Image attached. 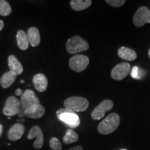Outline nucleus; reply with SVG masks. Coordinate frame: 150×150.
<instances>
[{
  "label": "nucleus",
  "instance_id": "393cba45",
  "mask_svg": "<svg viewBox=\"0 0 150 150\" xmlns=\"http://www.w3.org/2000/svg\"><path fill=\"white\" fill-rule=\"evenodd\" d=\"M106 2L108 3L111 6L117 8V7H120L125 4L126 1L125 0H106Z\"/></svg>",
  "mask_w": 150,
  "mask_h": 150
},
{
  "label": "nucleus",
  "instance_id": "2f4dec72",
  "mask_svg": "<svg viewBox=\"0 0 150 150\" xmlns=\"http://www.w3.org/2000/svg\"><path fill=\"white\" fill-rule=\"evenodd\" d=\"M21 83H24V80H22V81H21Z\"/></svg>",
  "mask_w": 150,
  "mask_h": 150
},
{
  "label": "nucleus",
  "instance_id": "ddd939ff",
  "mask_svg": "<svg viewBox=\"0 0 150 150\" xmlns=\"http://www.w3.org/2000/svg\"><path fill=\"white\" fill-rule=\"evenodd\" d=\"M45 112V109L42 105L36 104L33 105L28 108V109L24 110V114L26 117L29 118H33V119H39L44 115Z\"/></svg>",
  "mask_w": 150,
  "mask_h": 150
},
{
  "label": "nucleus",
  "instance_id": "cd10ccee",
  "mask_svg": "<svg viewBox=\"0 0 150 150\" xmlns=\"http://www.w3.org/2000/svg\"><path fill=\"white\" fill-rule=\"evenodd\" d=\"M69 150H83V148L81 147V146H76V147H74L72 148H71Z\"/></svg>",
  "mask_w": 150,
  "mask_h": 150
},
{
  "label": "nucleus",
  "instance_id": "a211bd4d",
  "mask_svg": "<svg viewBox=\"0 0 150 150\" xmlns=\"http://www.w3.org/2000/svg\"><path fill=\"white\" fill-rule=\"evenodd\" d=\"M18 47L22 50H27L29 48V39L27 34L22 30H19L16 35Z\"/></svg>",
  "mask_w": 150,
  "mask_h": 150
},
{
  "label": "nucleus",
  "instance_id": "0eeeda50",
  "mask_svg": "<svg viewBox=\"0 0 150 150\" xmlns=\"http://www.w3.org/2000/svg\"><path fill=\"white\" fill-rule=\"evenodd\" d=\"M133 22L137 27H141L150 23V11L147 7L141 6L136 11L133 18Z\"/></svg>",
  "mask_w": 150,
  "mask_h": 150
},
{
  "label": "nucleus",
  "instance_id": "423d86ee",
  "mask_svg": "<svg viewBox=\"0 0 150 150\" xmlns=\"http://www.w3.org/2000/svg\"><path fill=\"white\" fill-rule=\"evenodd\" d=\"M21 108V102H20L17 97L11 96L6 101L5 106L3 108V113L9 117H12L18 114Z\"/></svg>",
  "mask_w": 150,
  "mask_h": 150
},
{
  "label": "nucleus",
  "instance_id": "39448f33",
  "mask_svg": "<svg viewBox=\"0 0 150 150\" xmlns=\"http://www.w3.org/2000/svg\"><path fill=\"white\" fill-rule=\"evenodd\" d=\"M89 59L88 56L82 54H76L70 58L69 61V66L71 70L76 72H81L85 70L89 64Z\"/></svg>",
  "mask_w": 150,
  "mask_h": 150
},
{
  "label": "nucleus",
  "instance_id": "4468645a",
  "mask_svg": "<svg viewBox=\"0 0 150 150\" xmlns=\"http://www.w3.org/2000/svg\"><path fill=\"white\" fill-rule=\"evenodd\" d=\"M32 81L35 88L40 93L45 92L47 88L48 81L45 75L41 73L36 74L33 77Z\"/></svg>",
  "mask_w": 150,
  "mask_h": 150
},
{
  "label": "nucleus",
  "instance_id": "6e6552de",
  "mask_svg": "<svg viewBox=\"0 0 150 150\" xmlns=\"http://www.w3.org/2000/svg\"><path fill=\"white\" fill-rule=\"evenodd\" d=\"M113 107V102L109 99H105L102 101L98 106L95 108L91 113V117L95 120H99L104 117L106 112L111 110Z\"/></svg>",
  "mask_w": 150,
  "mask_h": 150
},
{
  "label": "nucleus",
  "instance_id": "dca6fc26",
  "mask_svg": "<svg viewBox=\"0 0 150 150\" xmlns=\"http://www.w3.org/2000/svg\"><path fill=\"white\" fill-rule=\"evenodd\" d=\"M27 36L29 42L31 46L35 47L40 42V35L39 30L36 27H30L27 31Z\"/></svg>",
  "mask_w": 150,
  "mask_h": 150
},
{
  "label": "nucleus",
  "instance_id": "bb28decb",
  "mask_svg": "<svg viewBox=\"0 0 150 150\" xmlns=\"http://www.w3.org/2000/svg\"><path fill=\"white\" fill-rule=\"evenodd\" d=\"M18 115L20 117H24V116H25V114H24V110H22V108H21V109L20 110V111H19Z\"/></svg>",
  "mask_w": 150,
  "mask_h": 150
},
{
  "label": "nucleus",
  "instance_id": "aec40b11",
  "mask_svg": "<svg viewBox=\"0 0 150 150\" xmlns=\"http://www.w3.org/2000/svg\"><path fill=\"white\" fill-rule=\"evenodd\" d=\"M70 6L74 11H81L88 8L92 4L91 0H72Z\"/></svg>",
  "mask_w": 150,
  "mask_h": 150
},
{
  "label": "nucleus",
  "instance_id": "7ed1b4c3",
  "mask_svg": "<svg viewBox=\"0 0 150 150\" xmlns=\"http://www.w3.org/2000/svg\"><path fill=\"white\" fill-rule=\"evenodd\" d=\"M89 49V44L82 38L74 35L70 38L66 42V50L69 54H76L86 52Z\"/></svg>",
  "mask_w": 150,
  "mask_h": 150
},
{
  "label": "nucleus",
  "instance_id": "4be33fe9",
  "mask_svg": "<svg viewBox=\"0 0 150 150\" xmlns=\"http://www.w3.org/2000/svg\"><path fill=\"white\" fill-rule=\"evenodd\" d=\"M12 12L10 4L7 1L0 0V16L6 17L8 16Z\"/></svg>",
  "mask_w": 150,
  "mask_h": 150
},
{
  "label": "nucleus",
  "instance_id": "7c9ffc66",
  "mask_svg": "<svg viewBox=\"0 0 150 150\" xmlns=\"http://www.w3.org/2000/svg\"><path fill=\"white\" fill-rule=\"evenodd\" d=\"M148 54H149V59H150V49L149 50V52H148Z\"/></svg>",
  "mask_w": 150,
  "mask_h": 150
},
{
  "label": "nucleus",
  "instance_id": "f3484780",
  "mask_svg": "<svg viewBox=\"0 0 150 150\" xmlns=\"http://www.w3.org/2000/svg\"><path fill=\"white\" fill-rule=\"evenodd\" d=\"M117 54L120 58L129 61H133L137 58V54L134 50L126 47H121L118 50Z\"/></svg>",
  "mask_w": 150,
  "mask_h": 150
},
{
  "label": "nucleus",
  "instance_id": "a878e982",
  "mask_svg": "<svg viewBox=\"0 0 150 150\" xmlns=\"http://www.w3.org/2000/svg\"><path fill=\"white\" fill-rule=\"evenodd\" d=\"M23 93H24V92H23V91H22V89L18 88V89L16 90V92H15V94H16V96H22V94H23Z\"/></svg>",
  "mask_w": 150,
  "mask_h": 150
},
{
  "label": "nucleus",
  "instance_id": "f8f14e48",
  "mask_svg": "<svg viewBox=\"0 0 150 150\" xmlns=\"http://www.w3.org/2000/svg\"><path fill=\"white\" fill-rule=\"evenodd\" d=\"M25 127L22 123H17L10 129L8 133V138L11 141H17L23 136Z\"/></svg>",
  "mask_w": 150,
  "mask_h": 150
},
{
  "label": "nucleus",
  "instance_id": "6ab92c4d",
  "mask_svg": "<svg viewBox=\"0 0 150 150\" xmlns=\"http://www.w3.org/2000/svg\"><path fill=\"white\" fill-rule=\"evenodd\" d=\"M16 75L10 70L4 73L1 79H0V83L3 88H8L14 83L16 79Z\"/></svg>",
  "mask_w": 150,
  "mask_h": 150
},
{
  "label": "nucleus",
  "instance_id": "2eb2a0df",
  "mask_svg": "<svg viewBox=\"0 0 150 150\" xmlns=\"http://www.w3.org/2000/svg\"><path fill=\"white\" fill-rule=\"evenodd\" d=\"M8 65L11 72H13L16 76L20 75L23 72V66L21 64L16 56L14 55H10L8 59Z\"/></svg>",
  "mask_w": 150,
  "mask_h": 150
},
{
  "label": "nucleus",
  "instance_id": "9b49d317",
  "mask_svg": "<svg viewBox=\"0 0 150 150\" xmlns=\"http://www.w3.org/2000/svg\"><path fill=\"white\" fill-rule=\"evenodd\" d=\"M35 138L36 140L33 143V147L35 149H40L42 148L43 144H44V136L41 128L39 126H33L30 129L29 134H28L27 138L29 140H32L33 138Z\"/></svg>",
  "mask_w": 150,
  "mask_h": 150
},
{
  "label": "nucleus",
  "instance_id": "1a4fd4ad",
  "mask_svg": "<svg viewBox=\"0 0 150 150\" xmlns=\"http://www.w3.org/2000/svg\"><path fill=\"white\" fill-rule=\"evenodd\" d=\"M40 104V100L31 90H26L21 96L22 109L25 110L33 105Z\"/></svg>",
  "mask_w": 150,
  "mask_h": 150
},
{
  "label": "nucleus",
  "instance_id": "c756f323",
  "mask_svg": "<svg viewBox=\"0 0 150 150\" xmlns=\"http://www.w3.org/2000/svg\"><path fill=\"white\" fill-rule=\"evenodd\" d=\"M2 133H3V126H2V125H1V124H0V137H1Z\"/></svg>",
  "mask_w": 150,
  "mask_h": 150
},
{
  "label": "nucleus",
  "instance_id": "f257e3e1",
  "mask_svg": "<svg viewBox=\"0 0 150 150\" xmlns=\"http://www.w3.org/2000/svg\"><path fill=\"white\" fill-rule=\"evenodd\" d=\"M120 117L115 112L110 113L101 122L98 126V131L101 134L107 135L113 133L119 127Z\"/></svg>",
  "mask_w": 150,
  "mask_h": 150
},
{
  "label": "nucleus",
  "instance_id": "473e14b6",
  "mask_svg": "<svg viewBox=\"0 0 150 150\" xmlns=\"http://www.w3.org/2000/svg\"><path fill=\"white\" fill-rule=\"evenodd\" d=\"M120 150H127L126 149H120Z\"/></svg>",
  "mask_w": 150,
  "mask_h": 150
},
{
  "label": "nucleus",
  "instance_id": "f03ea898",
  "mask_svg": "<svg viewBox=\"0 0 150 150\" xmlns=\"http://www.w3.org/2000/svg\"><path fill=\"white\" fill-rule=\"evenodd\" d=\"M65 108L71 111L83 112L88 108L89 102L87 99L82 97H70L64 102Z\"/></svg>",
  "mask_w": 150,
  "mask_h": 150
},
{
  "label": "nucleus",
  "instance_id": "b1692460",
  "mask_svg": "<svg viewBox=\"0 0 150 150\" xmlns=\"http://www.w3.org/2000/svg\"><path fill=\"white\" fill-rule=\"evenodd\" d=\"M50 147L52 150H62V144L56 137H52L50 140Z\"/></svg>",
  "mask_w": 150,
  "mask_h": 150
},
{
  "label": "nucleus",
  "instance_id": "9d476101",
  "mask_svg": "<svg viewBox=\"0 0 150 150\" xmlns=\"http://www.w3.org/2000/svg\"><path fill=\"white\" fill-rule=\"evenodd\" d=\"M131 70V65L128 63H121L115 65L110 73L111 77L114 80L121 81L126 78Z\"/></svg>",
  "mask_w": 150,
  "mask_h": 150
},
{
  "label": "nucleus",
  "instance_id": "20e7f679",
  "mask_svg": "<svg viewBox=\"0 0 150 150\" xmlns=\"http://www.w3.org/2000/svg\"><path fill=\"white\" fill-rule=\"evenodd\" d=\"M56 115L60 121L64 122L71 128H76L79 126L81 123L79 117L77 114L66 108L58 110L56 112Z\"/></svg>",
  "mask_w": 150,
  "mask_h": 150
},
{
  "label": "nucleus",
  "instance_id": "412c9836",
  "mask_svg": "<svg viewBox=\"0 0 150 150\" xmlns=\"http://www.w3.org/2000/svg\"><path fill=\"white\" fill-rule=\"evenodd\" d=\"M79 140L78 134L72 129H68L65 133V136L63 137V141L66 145L74 143V142H77Z\"/></svg>",
  "mask_w": 150,
  "mask_h": 150
},
{
  "label": "nucleus",
  "instance_id": "c85d7f7f",
  "mask_svg": "<svg viewBox=\"0 0 150 150\" xmlns=\"http://www.w3.org/2000/svg\"><path fill=\"white\" fill-rule=\"evenodd\" d=\"M4 23L2 20H0V31L4 29Z\"/></svg>",
  "mask_w": 150,
  "mask_h": 150
},
{
  "label": "nucleus",
  "instance_id": "5701e85b",
  "mask_svg": "<svg viewBox=\"0 0 150 150\" xmlns=\"http://www.w3.org/2000/svg\"><path fill=\"white\" fill-rule=\"evenodd\" d=\"M131 77L136 79H141L144 76V71L138 67L134 66L131 72Z\"/></svg>",
  "mask_w": 150,
  "mask_h": 150
}]
</instances>
